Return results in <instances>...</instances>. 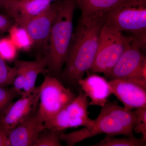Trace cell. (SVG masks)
<instances>
[{"label": "cell", "mask_w": 146, "mask_h": 146, "mask_svg": "<svg viewBox=\"0 0 146 146\" xmlns=\"http://www.w3.org/2000/svg\"><path fill=\"white\" fill-rule=\"evenodd\" d=\"M112 94L123 103L127 110L146 107V89L123 79L109 82Z\"/></svg>", "instance_id": "obj_11"}, {"label": "cell", "mask_w": 146, "mask_h": 146, "mask_svg": "<svg viewBox=\"0 0 146 146\" xmlns=\"http://www.w3.org/2000/svg\"><path fill=\"white\" fill-rule=\"evenodd\" d=\"M103 19L104 24L130 33L137 42L146 45V0H126L108 11Z\"/></svg>", "instance_id": "obj_4"}, {"label": "cell", "mask_w": 146, "mask_h": 146, "mask_svg": "<svg viewBox=\"0 0 146 146\" xmlns=\"http://www.w3.org/2000/svg\"><path fill=\"white\" fill-rule=\"evenodd\" d=\"M44 76V80L40 85L37 112L45 123L52 119L76 96L59 78L48 73Z\"/></svg>", "instance_id": "obj_6"}, {"label": "cell", "mask_w": 146, "mask_h": 146, "mask_svg": "<svg viewBox=\"0 0 146 146\" xmlns=\"http://www.w3.org/2000/svg\"><path fill=\"white\" fill-rule=\"evenodd\" d=\"M57 9L49 38L44 58L48 74L59 78L65 65L74 33L76 0H58Z\"/></svg>", "instance_id": "obj_3"}, {"label": "cell", "mask_w": 146, "mask_h": 146, "mask_svg": "<svg viewBox=\"0 0 146 146\" xmlns=\"http://www.w3.org/2000/svg\"><path fill=\"white\" fill-rule=\"evenodd\" d=\"M16 75L15 67H11L0 56V87L12 85Z\"/></svg>", "instance_id": "obj_21"}, {"label": "cell", "mask_w": 146, "mask_h": 146, "mask_svg": "<svg viewBox=\"0 0 146 146\" xmlns=\"http://www.w3.org/2000/svg\"><path fill=\"white\" fill-rule=\"evenodd\" d=\"M0 146H10L8 133L0 126Z\"/></svg>", "instance_id": "obj_25"}, {"label": "cell", "mask_w": 146, "mask_h": 146, "mask_svg": "<svg viewBox=\"0 0 146 146\" xmlns=\"http://www.w3.org/2000/svg\"><path fill=\"white\" fill-rule=\"evenodd\" d=\"M99 115L91 125L68 133L61 132V141L68 146H74L88 138L102 133L115 136H134L133 125L134 120L133 110H127L120 106L117 101H108L102 106Z\"/></svg>", "instance_id": "obj_2"}, {"label": "cell", "mask_w": 146, "mask_h": 146, "mask_svg": "<svg viewBox=\"0 0 146 146\" xmlns=\"http://www.w3.org/2000/svg\"><path fill=\"white\" fill-rule=\"evenodd\" d=\"M11 0H0V9L4 8L5 6Z\"/></svg>", "instance_id": "obj_26"}, {"label": "cell", "mask_w": 146, "mask_h": 146, "mask_svg": "<svg viewBox=\"0 0 146 146\" xmlns=\"http://www.w3.org/2000/svg\"><path fill=\"white\" fill-rule=\"evenodd\" d=\"M83 92L90 98L89 105L102 106L112 94L109 82L101 76L92 74L78 82Z\"/></svg>", "instance_id": "obj_14"}, {"label": "cell", "mask_w": 146, "mask_h": 146, "mask_svg": "<svg viewBox=\"0 0 146 146\" xmlns=\"http://www.w3.org/2000/svg\"><path fill=\"white\" fill-rule=\"evenodd\" d=\"M18 49L9 36H0V56L5 61L15 60Z\"/></svg>", "instance_id": "obj_22"}, {"label": "cell", "mask_w": 146, "mask_h": 146, "mask_svg": "<svg viewBox=\"0 0 146 146\" xmlns=\"http://www.w3.org/2000/svg\"><path fill=\"white\" fill-rule=\"evenodd\" d=\"M14 24V21L8 15L0 13V36L8 32L11 27Z\"/></svg>", "instance_id": "obj_24"}, {"label": "cell", "mask_w": 146, "mask_h": 146, "mask_svg": "<svg viewBox=\"0 0 146 146\" xmlns=\"http://www.w3.org/2000/svg\"><path fill=\"white\" fill-rule=\"evenodd\" d=\"M14 67L21 72L25 78L26 85L24 94L31 93L36 88L35 84L37 77L41 74L47 73V65L44 58L35 60H14Z\"/></svg>", "instance_id": "obj_15"}, {"label": "cell", "mask_w": 146, "mask_h": 146, "mask_svg": "<svg viewBox=\"0 0 146 146\" xmlns=\"http://www.w3.org/2000/svg\"><path fill=\"white\" fill-rule=\"evenodd\" d=\"M57 9L56 1L24 27L33 41V48L38 54L37 58H42L46 51L51 29Z\"/></svg>", "instance_id": "obj_10"}, {"label": "cell", "mask_w": 146, "mask_h": 146, "mask_svg": "<svg viewBox=\"0 0 146 146\" xmlns=\"http://www.w3.org/2000/svg\"><path fill=\"white\" fill-rule=\"evenodd\" d=\"M48 1H50L51 2L52 1H58V0H48Z\"/></svg>", "instance_id": "obj_27"}, {"label": "cell", "mask_w": 146, "mask_h": 146, "mask_svg": "<svg viewBox=\"0 0 146 146\" xmlns=\"http://www.w3.org/2000/svg\"><path fill=\"white\" fill-rule=\"evenodd\" d=\"M88 97L82 91L66 105L49 121L45 128L60 131L67 129L91 125L94 122L89 117Z\"/></svg>", "instance_id": "obj_8"}, {"label": "cell", "mask_w": 146, "mask_h": 146, "mask_svg": "<svg viewBox=\"0 0 146 146\" xmlns=\"http://www.w3.org/2000/svg\"><path fill=\"white\" fill-rule=\"evenodd\" d=\"M104 24L103 17L81 16L79 19L60 75L66 84L78 85V82L91 69L96 54L100 33Z\"/></svg>", "instance_id": "obj_1"}, {"label": "cell", "mask_w": 146, "mask_h": 146, "mask_svg": "<svg viewBox=\"0 0 146 146\" xmlns=\"http://www.w3.org/2000/svg\"><path fill=\"white\" fill-rule=\"evenodd\" d=\"M126 0H76L82 17L103 18L108 11Z\"/></svg>", "instance_id": "obj_16"}, {"label": "cell", "mask_w": 146, "mask_h": 146, "mask_svg": "<svg viewBox=\"0 0 146 146\" xmlns=\"http://www.w3.org/2000/svg\"><path fill=\"white\" fill-rule=\"evenodd\" d=\"M8 32L9 36L18 50L28 52L33 48L32 39L24 27L15 23L11 27Z\"/></svg>", "instance_id": "obj_17"}, {"label": "cell", "mask_w": 146, "mask_h": 146, "mask_svg": "<svg viewBox=\"0 0 146 146\" xmlns=\"http://www.w3.org/2000/svg\"><path fill=\"white\" fill-rule=\"evenodd\" d=\"M51 3L48 0H11L3 9L15 24L24 27Z\"/></svg>", "instance_id": "obj_12"}, {"label": "cell", "mask_w": 146, "mask_h": 146, "mask_svg": "<svg viewBox=\"0 0 146 146\" xmlns=\"http://www.w3.org/2000/svg\"><path fill=\"white\" fill-rule=\"evenodd\" d=\"M134 120L133 131L141 133V138L146 141V107L139 108L133 110Z\"/></svg>", "instance_id": "obj_23"}, {"label": "cell", "mask_w": 146, "mask_h": 146, "mask_svg": "<svg viewBox=\"0 0 146 146\" xmlns=\"http://www.w3.org/2000/svg\"><path fill=\"white\" fill-rule=\"evenodd\" d=\"M40 85L31 92L23 94L0 117V126L7 132L23 122L37 110L39 104Z\"/></svg>", "instance_id": "obj_9"}, {"label": "cell", "mask_w": 146, "mask_h": 146, "mask_svg": "<svg viewBox=\"0 0 146 146\" xmlns=\"http://www.w3.org/2000/svg\"><path fill=\"white\" fill-rule=\"evenodd\" d=\"M61 132L45 128L39 133L33 146H61L60 135Z\"/></svg>", "instance_id": "obj_19"}, {"label": "cell", "mask_w": 146, "mask_h": 146, "mask_svg": "<svg viewBox=\"0 0 146 146\" xmlns=\"http://www.w3.org/2000/svg\"><path fill=\"white\" fill-rule=\"evenodd\" d=\"M22 94L13 87H0V117L13 102L14 99Z\"/></svg>", "instance_id": "obj_20"}, {"label": "cell", "mask_w": 146, "mask_h": 146, "mask_svg": "<svg viewBox=\"0 0 146 146\" xmlns=\"http://www.w3.org/2000/svg\"><path fill=\"white\" fill-rule=\"evenodd\" d=\"M135 39L126 49L106 76L123 79L146 89V57Z\"/></svg>", "instance_id": "obj_7"}, {"label": "cell", "mask_w": 146, "mask_h": 146, "mask_svg": "<svg viewBox=\"0 0 146 146\" xmlns=\"http://www.w3.org/2000/svg\"><path fill=\"white\" fill-rule=\"evenodd\" d=\"M146 141L142 138H136L134 136H125L122 138H115L114 136L106 135L102 140L92 146H144Z\"/></svg>", "instance_id": "obj_18"}, {"label": "cell", "mask_w": 146, "mask_h": 146, "mask_svg": "<svg viewBox=\"0 0 146 146\" xmlns=\"http://www.w3.org/2000/svg\"><path fill=\"white\" fill-rule=\"evenodd\" d=\"M44 128V123L36 110L30 117L9 132L10 146H33L39 133Z\"/></svg>", "instance_id": "obj_13"}, {"label": "cell", "mask_w": 146, "mask_h": 146, "mask_svg": "<svg viewBox=\"0 0 146 146\" xmlns=\"http://www.w3.org/2000/svg\"><path fill=\"white\" fill-rule=\"evenodd\" d=\"M133 40V36H126L104 24L100 33L96 54L90 70L107 76Z\"/></svg>", "instance_id": "obj_5"}]
</instances>
